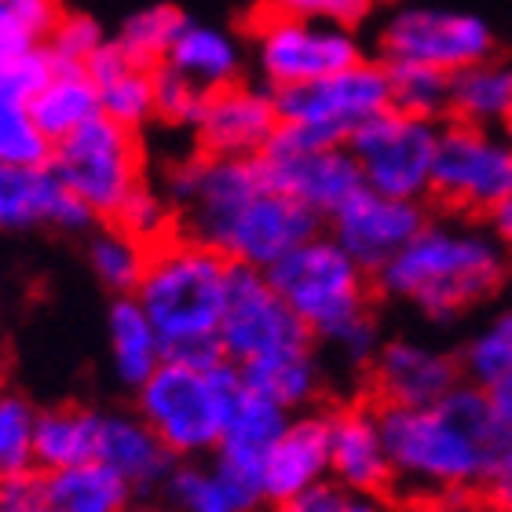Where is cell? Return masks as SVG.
I'll use <instances>...</instances> for the list:
<instances>
[{
  "instance_id": "cell-31",
  "label": "cell",
  "mask_w": 512,
  "mask_h": 512,
  "mask_svg": "<svg viewBox=\"0 0 512 512\" xmlns=\"http://www.w3.org/2000/svg\"><path fill=\"white\" fill-rule=\"evenodd\" d=\"M66 19L63 0H0V81Z\"/></svg>"
},
{
  "instance_id": "cell-38",
  "label": "cell",
  "mask_w": 512,
  "mask_h": 512,
  "mask_svg": "<svg viewBox=\"0 0 512 512\" xmlns=\"http://www.w3.org/2000/svg\"><path fill=\"white\" fill-rule=\"evenodd\" d=\"M114 224L125 227L128 235H136L139 242L158 246V242L176 235L180 216H176V205L169 202V194L158 191V187H150V183L143 180L136 191L128 194V202L121 205V213L114 216Z\"/></svg>"
},
{
  "instance_id": "cell-34",
  "label": "cell",
  "mask_w": 512,
  "mask_h": 512,
  "mask_svg": "<svg viewBox=\"0 0 512 512\" xmlns=\"http://www.w3.org/2000/svg\"><path fill=\"white\" fill-rule=\"evenodd\" d=\"M187 26V15L172 4H158V8H147L132 15V19L121 26L118 44L125 48V55L132 63L147 66V70H158L165 59H169L172 44Z\"/></svg>"
},
{
  "instance_id": "cell-4",
  "label": "cell",
  "mask_w": 512,
  "mask_h": 512,
  "mask_svg": "<svg viewBox=\"0 0 512 512\" xmlns=\"http://www.w3.org/2000/svg\"><path fill=\"white\" fill-rule=\"evenodd\" d=\"M505 271L509 260L494 231L428 220L414 242L377 271V286L421 308L428 319H458L498 293Z\"/></svg>"
},
{
  "instance_id": "cell-28",
  "label": "cell",
  "mask_w": 512,
  "mask_h": 512,
  "mask_svg": "<svg viewBox=\"0 0 512 512\" xmlns=\"http://www.w3.org/2000/svg\"><path fill=\"white\" fill-rule=\"evenodd\" d=\"M450 118L465 125H509L512 118V66L483 59L450 74Z\"/></svg>"
},
{
  "instance_id": "cell-14",
  "label": "cell",
  "mask_w": 512,
  "mask_h": 512,
  "mask_svg": "<svg viewBox=\"0 0 512 512\" xmlns=\"http://www.w3.org/2000/svg\"><path fill=\"white\" fill-rule=\"evenodd\" d=\"M381 52L388 63H417L436 66L443 74H458L465 66L494 59V33L476 15L406 8L384 26Z\"/></svg>"
},
{
  "instance_id": "cell-33",
  "label": "cell",
  "mask_w": 512,
  "mask_h": 512,
  "mask_svg": "<svg viewBox=\"0 0 512 512\" xmlns=\"http://www.w3.org/2000/svg\"><path fill=\"white\" fill-rule=\"evenodd\" d=\"M246 384H253L256 392L271 395L289 410H300L308 406L315 395H319V359H315V348L297 355H286V359H275V363L253 366V370H242Z\"/></svg>"
},
{
  "instance_id": "cell-2",
  "label": "cell",
  "mask_w": 512,
  "mask_h": 512,
  "mask_svg": "<svg viewBox=\"0 0 512 512\" xmlns=\"http://www.w3.org/2000/svg\"><path fill=\"white\" fill-rule=\"evenodd\" d=\"M384 439L392 476L414 491L469 494L483 487L505 432L494 417L491 392L458 384L436 406H384Z\"/></svg>"
},
{
  "instance_id": "cell-44",
  "label": "cell",
  "mask_w": 512,
  "mask_h": 512,
  "mask_svg": "<svg viewBox=\"0 0 512 512\" xmlns=\"http://www.w3.org/2000/svg\"><path fill=\"white\" fill-rule=\"evenodd\" d=\"M0 512H55L44 498V480L19 472L0 480Z\"/></svg>"
},
{
  "instance_id": "cell-43",
  "label": "cell",
  "mask_w": 512,
  "mask_h": 512,
  "mask_svg": "<svg viewBox=\"0 0 512 512\" xmlns=\"http://www.w3.org/2000/svg\"><path fill=\"white\" fill-rule=\"evenodd\" d=\"M275 512H384V509L377 502V494L348 491V487H341V483L333 480L275 505Z\"/></svg>"
},
{
  "instance_id": "cell-36",
  "label": "cell",
  "mask_w": 512,
  "mask_h": 512,
  "mask_svg": "<svg viewBox=\"0 0 512 512\" xmlns=\"http://www.w3.org/2000/svg\"><path fill=\"white\" fill-rule=\"evenodd\" d=\"M52 154L55 143L37 125L30 103L0 99V161L19 165V169H48Z\"/></svg>"
},
{
  "instance_id": "cell-1",
  "label": "cell",
  "mask_w": 512,
  "mask_h": 512,
  "mask_svg": "<svg viewBox=\"0 0 512 512\" xmlns=\"http://www.w3.org/2000/svg\"><path fill=\"white\" fill-rule=\"evenodd\" d=\"M161 191L176 205L183 235L256 271H271L282 256L319 235V213L278 191L260 158L194 154L165 172Z\"/></svg>"
},
{
  "instance_id": "cell-16",
  "label": "cell",
  "mask_w": 512,
  "mask_h": 512,
  "mask_svg": "<svg viewBox=\"0 0 512 512\" xmlns=\"http://www.w3.org/2000/svg\"><path fill=\"white\" fill-rule=\"evenodd\" d=\"M425 224L428 216L421 202L392 198V194H381L374 187L355 191L330 216L333 238L344 246V253L355 256V264H363L374 275L392 256L403 253Z\"/></svg>"
},
{
  "instance_id": "cell-41",
  "label": "cell",
  "mask_w": 512,
  "mask_h": 512,
  "mask_svg": "<svg viewBox=\"0 0 512 512\" xmlns=\"http://www.w3.org/2000/svg\"><path fill=\"white\" fill-rule=\"evenodd\" d=\"M267 11L289 15V19H308V22H330L341 30H352L359 22L374 15L384 0H260Z\"/></svg>"
},
{
  "instance_id": "cell-17",
  "label": "cell",
  "mask_w": 512,
  "mask_h": 512,
  "mask_svg": "<svg viewBox=\"0 0 512 512\" xmlns=\"http://www.w3.org/2000/svg\"><path fill=\"white\" fill-rule=\"evenodd\" d=\"M278 128H282V114L275 96L256 92L242 81L213 88L194 121L198 147L213 158H260Z\"/></svg>"
},
{
  "instance_id": "cell-49",
  "label": "cell",
  "mask_w": 512,
  "mask_h": 512,
  "mask_svg": "<svg viewBox=\"0 0 512 512\" xmlns=\"http://www.w3.org/2000/svg\"><path fill=\"white\" fill-rule=\"evenodd\" d=\"M125 512H176V509H161V505H128Z\"/></svg>"
},
{
  "instance_id": "cell-46",
  "label": "cell",
  "mask_w": 512,
  "mask_h": 512,
  "mask_svg": "<svg viewBox=\"0 0 512 512\" xmlns=\"http://www.w3.org/2000/svg\"><path fill=\"white\" fill-rule=\"evenodd\" d=\"M425 512H498L491 502H476L469 494H439Z\"/></svg>"
},
{
  "instance_id": "cell-40",
  "label": "cell",
  "mask_w": 512,
  "mask_h": 512,
  "mask_svg": "<svg viewBox=\"0 0 512 512\" xmlns=\"http://www.w3.org/2000/svg\"><path fill=\"white\" fill-rule=\"evenodd\" d=\"M205 96H209L205 88H198L180 70H172L169 63H161L154 70V110L165 125H194L202 114Z\"/></svg>"
},
{
  "instance_id": "cell-8",
  "label": "cell",
  "mask_w": 512,
  "mask_h": 512,
  "mask_svg": "<svg viewBox=\"0 0 512 512\" xmlns=\"http://www.w3.org/2000/svg\"><path fill=\"white\" fill-rule=\"evenodd\" d=\"M275 103L286 128L315 143L348 147L355 128H363L381 110L392 107V81H388V66L359 59L348 70H337L308 85L278 88Z\"/></svg>"
},
{
  "instance_id": "cell-13",
  "label": "cell",
  "mask_w": 512,
  "mask_h": 512,
  "mask_svg": "<svg viewBox=\"0 0 512 512\" xmlns=\"http://www.w3.org/2000/svg\"><path fill=\"white\" fill-rule=\"evenodd\" d=\"M267 180L319 216H333L355 191H363V169L344 143H315L293 128H278L260 154Z\"/></svg>"
},
{
  "instance_id": "cell-18",
  "label": "cell",
  "mask_w": 512,
  "mask_h": 512,
  "mask_svg": "<svg viewBox=\"0 0 512 512\" xmlns=\"http://www.w3.org/2000/svg\"><path fill=\"white\" fill-rule=\"evenodd\" d=\"M96 213L48 169H19L0 161V231L55 227L66 235L88 231Z\"/></svg>"
},
{
  "instance_id": "cell-9",
  "label": "cell",
  "mask_w": 512,
  "mask_h": 512,
  "mask_svg": "<svg viewBox=\"0 0 512 512\" xmlns=\"http://www.w3.org/2000/svg\"><path fill=\"white\" fill-rule=\"evenodd\" d=\"M311 341H315L311 330L286 304L267 271L235 264L224 322H220V344L227 359L238 370H253L286 355L308 352Z\"/></svg>"
},
{
  "instance_id": "cell-7",
  "label": "cell",
  "mask_w": 512,
  "mask_h": 512,
  "mask_svg": "<svg viewBox=\"0 0 512 512\" xmlns=\"http://www.w3.org/2000/svg\"><path fill=\"white\" fill-rule=\"evenodd\" d=\"M52 172L92 213L114 220L128 202V194L143 183V147L136 139V128L96 114L74 136L55 143Z\"/></svg>"
},
{
  "instance_id": "cell-39",
  "label": "cell",
  "mask_w": 512,
  "mask_h": 512,
  "mask_svg": "<svg viewBox=\"0 0 512 512\" xmlns=\"http://www.w3.org/2000/svg\"><path fill=\"white\" fill-rule=\"evenodd\" d=\"M33 425L37 414L22 395L0 392V480L30 472L33 465Z\"/></svg>"
},
{
  "instance_id": "cell-23",
  "label": "cell",
  "mask_w": 512,
  "mask_h": 512,
  "mask_svg": "<svg viewBox=\"0 0 512 512\" xmlns=\"http://www.w3.org/2000/svg\"><path fill=\"white\" fill-rule=\"evenodd\" d=\"M88 74L99 88L103 114L114 118L118 125L139 128L150 118H158V110H154V70L132 63L118 41L103 44L88 59Z\"/></svg>"
},
{
  "instance_id": "cell-45",
  "label": "cell",
  "mask_w": 512,
  "mask_h": 512,
  "mask_svg": "<svg viewBox=\"0 0 512 512\" xmlns=\"http://www.w3.org/2000/svg\"><path fill=\"white\" fill-rule=\"evenodd\" d=\"M483 494L498 512H512V436L494 450L491 469L483 476Z\"/></svg>"
},
{
  "instance_id": "cell-29",
  "label": "cell",
  "mask_w": 512,
  "mask_h": 512,
  "mask_svg": "<svg viewBox=\"0 0 512 512\" xmlns=\"http://www.w3.org/2000/svg\"><path fill=\"white\" fill-rule=\"evenodd\" d=\"M165 63L172 70H180L183 77H191L194 85L213 92V88H224L231 81H238V48L231 37H224L220 30H209V26H194L187 22L183 33L176 37L172 52Z\"/></svg>"
},
{
  "instance_id": "cell-11",
  "label": "cell",
  "mask_w": 512,
  "mask_h": 512,
  "mask_svg": "<svg viewBox=\"0 0 512 512\" xmlns=\"http://www.w3.org/2000/svg\"><path fill=\"white\" fill-rule=\"evenodd\" d=\"M348 150L363 169L366 187L392 198H410V202H421L425 194H432L439 150L436 121L388 107L363 128H355Z\"/></svg>"
},
{
  "instance_id": "cell-26",
  "label": "cell",
  "mask_w": 512,
  "mask_h": 512,
  "mask_svg": "<svg viewBox=\"0 0 512 512\" xmlns=\"http://www.w3.org/2000/svg\"><path fill=\"white\" fill-rule=\"evenodd\" d=\"M30 110L37 125L44 128V136L52 143H63L96 114H103V103H99V88L88 74V66L55 63V74L30 99Z\"/></svg>"
},
{
  "instance_id": "cell-5",
  "label": "cell",
  "mask_w": 512,
  "mask_h": 512,
  "mask_svg": "<svg viewBox=\"0 0 512 512\" xmlns=\"http://www.w3.org/2000/svg\"><path fill=\"white\" fill-rule=\"evenodd\" d=\"M267 278L300 315V322L341 355L348 366L374 363L381 337L370 315L366 267L344 253L337 238H308L289 256H282Z\"/></svg>"
},
{
  "instance_id": "cell-15",
  "label": "cell",
  "mask_w": 512,
  "mask_h": 512,
  "mask_svg": "<svg viewBox=\"0 0 512 512\" xmlns=\"http://www.w3.org/2000/svg\"><path fill=\"white\" fill-rule=\"evenodd\" d=\"M293 410L282 406L271 395L256 392L253 384H242L231 414H227L224 436L216 447L213 469L224 480V487L238 498V505L256 512L267 502L264 494V461L278 436L289 428Z\"/></svg>"
},
{
  "instance_id": "cell-27",
  "label": "cell",
  "mask_w": 512,
  "mask_h": 512,
  "mask_svg": "<svg viewBox=\"0 0 512 512\" xmlns=\"http://www.w3.org/2000/svg\"><path fill=\"white\" fill-rule=\"evenodd\" d=\"M44 498L55 512H125L132 487L103 461L44 472Z\"/></svg>"
},
{
  "instance_id": "cell-25",
  "label": "cell",
  "mask_w": 512,
  "mask_h": 512,
  "mask_svg": "<svg viewBox=\"0 0 512 512\" xmlns=\"http://www.w3.org/2000/svg\"><path fill=\"white\" fill-rule=\"evenodd\" d=\"M99 428L103 414L85 406H55L37 414L33 425V465L44 472L70 469L99 458Z\"/></svg>"
},
{
  "instance_id": "cell-6",
  "label": "cell",
  "mask_w": 512,
  "mask_h": 512,
  "mask_svg": "<svg viewBox=\"0 0 512 512\" xmlns=\"http://www.w3.org/2000/svg\"><path fill=\"white\" fill-rule=\"evenodd\" d=\"M242 384L246 377L231 359H220V363L165 359L136 392V414L158 432V439L176 458H202V454H216L220 447L227 414Z\"/></svg>"
},
{
  "instance_id": "cell-19",
  "label": "cell",
  "mask_w": 512,
  "mask_h": 512,
  "mask_svg": "<svg viewBox=\"0 0 512 512\" xmlns=\"http://www.w3.org/2000/svg\"><path fill=\"white\" fill-rule=\"evenodd\" d=\"M370 374L384 406H436L461 384V359L399 337L377 348Z\"/></svg>"
},
{
  "instance_id": "cell-20",
  "label": "cell",
  "mask_w": 512,
  "mask_h": 512,
  "mask_svg": "<svg viewBox=\"0 0 512 512\" xmlns=\"http://www.w3.org/2000/svg\"><path fill=\"white\" fill-rule=\"evenodd\" d=\"M330 476L359 494H377L395 480L377 410L344 406L330 414Z\"/></svg>"
},
{
  "instance_id": "cell-24",
  "label": "cell",
  "mask_w": 512,
  "mask_h": 512,
  "mask_svg": "<svg viewBox=\"0 0 512 512\" xmlns=\"http://www.w3.org/2000/svg\"><path fill=\"white\" fill-rule=\"evenodd\" d=\"M107 344L114 374L132 392H139L150 381V374L165 363V344H161L154 322L136 297L114 300V308L107 315Z\"/></svg>"
},
{
  "instance_id": "cell-3",
  "label": "cell",
  "mask_w": 512,
  "mask_h": 512,
  "mask_svg": "<svg viewBox=\"0 0 512 512\" xmlns=\"http://www.w3.org/2000/svg\"><path fill=\"white\" fill-rule=\"evenodd\" d=\"M235 264L220 249L176 231L150 246L147 271L132 297L150 315L165 359L180 363H220L227 359L220 344V322L227 308Z\"/></svg>"
},
{
  "instance_id": "cell-42",
  "label": "cell",
  "mask_w": 512,
  "mask_h": 512,
  "mask_svg": "<svg viewBox=\"0 0 512 512\" xmlns=\"http://www.w3.org/2000/svg\"><path fill=\"white\" fill-rule=\"evenodd\" d=\"M103 30H99L96 19L88 15H70L55 26V33L48 37V52H52L55 63H70V66H88V59L103 48Z\"/></svg>"
},
{
  "instance_id": "cell-30",
  "label": "cell",
  "mask_w": 512,
  "mask_h": 512,
  "mask_svg": "<svg viewBox=\"0 0 512 512\" xmlns=\"http://www.w3.org/2000/svg\"><path fill=\"white\" fill-rule=\"evenodd\" d=\"M461 374L483 392H512V304L494 311L465 341Z\"/></svg>"
},
{
  "instance_id": "cell-50",
  "label": "cell",
  "mask_w": 512,
  "mask_h": 512,
  "mask_svg": "<svg viewBox=\"0 0 512 512\" xmlns=\"http://www.w3.org/2000/svg\"><path fill=\"white\" fill-rule=\"evenodd\" d=\"M505 132H509V139H512V118H509V125H505Z\"/></svg>"
},
{
  "instance_id": "cell-32",
  "label": "cell",
  "mask_w": 512,
  "mask_h": 512,
  "mask_svg": "<svg viewBox=\"0 0 512 512\" xmlns=\"http://www.w3.org/2000/svg\"><path fill=\"white\" fill-rule=\"evenodd\" d=\"M147 260V242H139L136 235H128L125 227L118 224L99 231L92 238V246H88V264H92L96 278L110 293H118V297H132L136 293V286L143 282V271H147Z\"/></svg>"
},
{
  "instance_id": "cell-12",
  "label": "cell",
  "mask_w": 512,
  "mask_h": 512,
  "mask_svg": "<svg viewBox=\"0 0 512 512\" xmlns=\"http://www.w3.org/2000/svg\"><path fill=\"white\" fill-rule=\"evenodd\" d=\"M249 30H253L256 44H260V70H264V77L271 81L275 92L330 77L363 59L355 37L348 30H341V26L289 19V15L267 11L264 4L253 8Z\"/></svg>"
},
{
  "instance_id": "cell-21",
  "label": "cell",
  "mask_w": 512,
  "mask_h": 512,
  "mask_svg": "<svg viewBox=\"0 0 512 512\" xmlns=\"http://www.w3.org/2000/svg\"><path fill=\"white\" fill-rule=\"evenodd\" d=\"M330 476V414H300L264 461V494L282 505Z\"/></svg>"
},
{
  "instance_id": "cell-48",
  "label": "cell",
  "mask_w": 512,
  "mask_h": 512,
  "mask_svg": "<svg viewBox=\"0 0 512 512\" xmlns=\"http://www.w3.org/2000/svg\"><path fill=\"white\" fill-rule=\"evenodd\" d=\"M491 406H494V417H498L502 432L512 436V392H491Z\"/></svg>"
},
{
  "instance_id": "cell-10",
  "label": "cell",
  "mask_w": 512,
  "mask_h": 512,
  "mask_svg": "<svg viewBox=\"0 0 512 512\" xmlns=\"http://www.w3.org/2000/svg\"><path fill=\"white\" fill-rule=\"evenodd\" d=\"M432 194L454 213L491 216L512 198V139L465 121L439 128Z\"/></svg>"
},
{
  "instance_id": "cell-35",
  "label": "cell",
  "mask_w": 512,
  "mask_h": 512,
  "mask_svg": "<svg viewBox=\"0 0 512 512\" xmlns=\"http://www.w3.org/2000/svg\"><path fill=\"white\" fill-rule=\"evenodd\" d=\"M392 81V107L414 118L436 121L439 114H450V74L436 66L417 63H384Z\"/></svg>"
},
{
  "instance_id": "cell-37",
  "label": "cell",
  "mask_w": 512,
  "mask_h": 512,
  "mask_svg": "<svg viewBox=\"0 0 512 512\" xmlns=\"http://www.w3.org/2000/svg\"><path fill=\"white\" fill-rule=\"evenodd\" d=\"M165 494H169V509L176 512H249L238 505V498L224 487V480L216 476V469H202L194 461H183L172 469L165 480Z\"/></svg>"
},
{
  "instance_id": "cell-22",
  "label": "cell",
  "mask_w": 512,
  "mask_h": 512,
  "mask_svg": "<svg viewBox=\"0 0 512 512\" xmlns=\"http://www.w3.org/2000/svg\"><path fill=\"white\" fill-rule=\"evenodd\" d=\"M96 461L110 465L132 491L165 487V480L176 469V454L139 414H103Z\"/></svg>"
},
{
  "instance_id": "cell-47",
  "label": "cell",
  "mask_w": 512,
  "mask_h": 512,
  "mask_svg": "<svg viewBox=\"0 0 512 512\" xmlns=\"http://www.w3.org/2000/svg\"><path fill=\"white\" fill-rule=\"evenodd\" d=\"M491 231L505 249H512V198H505L491 213Z\"/></svg>"
}]
</instances>
